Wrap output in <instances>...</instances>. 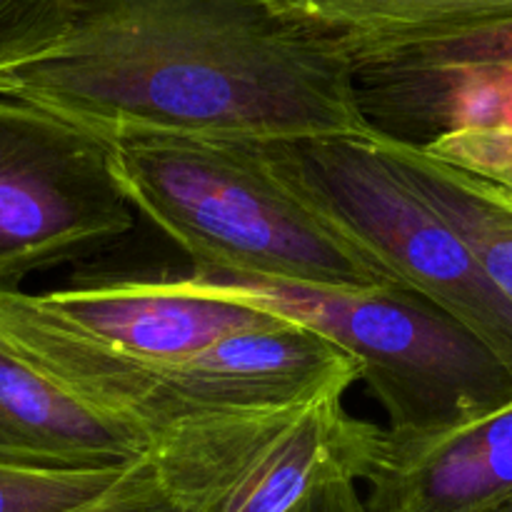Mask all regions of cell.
<instances>
[{
	"label": "cell",
	"instance_id": "obj_6",
	"mask_svg": "<svg viewBox=\"0 0 512 512\" xmlns=\"http://www.w3.org/2000/svg\"><path fill=\"white\" fill-rule=\"evenodd\" d=\"M383 433L333 390L293 408L183 423L150 440L148 460L190 512H300L330 480L363 483Z\"/></svg>",
	"mask_w": 512,
	"mask_h": 512
},
{
	"label": "cell",
	"instance_id": "obj_7",
	"mask_svg": "<svg viewBox=\"0 0 512 512\" xmlns=\"http://www.w3.org/2000/svg\"><path fill=\"white\" fill-rule=\"evenodd\" d=\"M135 215L110 140L0 95V288L113 245Z\"/></svg>",
	"mask_w": 512,
	"mask_h": 512
},
{
	"label": "cell",
	"instance_id": "obj_10",
	"mask_svg": "<svg viewBox=\"0 0 512 512\" xmlns=\"http://www.w3.org/2000/svg\"><path fill=\"white\" fill-rule=\"evenodd\" d=\"M148 453V435L65 393L0 340V465L123 473Z\"/></svg>",
	"mask_w": 512,
	"mask_h": 512
},
{
	"label": "cell",
	"instance_id": "obj_5",
	"mask_svg": "<svg viewBox=\"0 0 512 512\" xmlns=\"http://www.w3.org/2000/svg\"><path fill=\"white\" fill-rule=\"evenodd\" d=\"M285 178L390 278L458 320L512 375V305L373 138L268 143Z\"/></svg>",
	"mask_w": 512,
	"mask_h": 512
},
{
	"label": "cell",
	"instance_id": "obj_13",
	"mask_svg": "<svg viewBox=\"0 0 512 512\" xmlns=\"http://www.w3.org/2000/svg\"><path fill=\"white\" fill-rule=\"evenodd\" d=\"M350 55H383L410 65L430 68H508L512 70V18L470 25L445 33L418 35L395 43L365 45Z\"/></svg>",
	"mask_w": 512,
	"mask_h": 512
},
{
	"label": "cell",
	"instance_id": "obj_3",
	"mask_svg": "<svg viewBox=\"0 0 512 512\" xmlns=\"http://www.w3.org/2000/svg\"><path fill=\"white\" fill-rule=\"evenodd\" d=\"M165 293L223 300L303 325L363 368L388 433L453 428L512 403V375L468 328L413 290L333 288L190 270L150 275Z\"/></svg>",
	"mask_w": 512,
	"mask_h": 512
},
{
	"label": "cell",
	"instance_id": "obj_9",
	"mask_svg": "<svg viewBox=\"0 0 512 512\" xmlns=\"http://www.w3.org/2000/svg\"><path fill=\"white\" fill-rule=\"evenodd\" d=\"M363 483L368 512H512V403L435 433L385 430Z\"/></svg>",
	"mask_w": 512,
	"mask_h": 512
},
{
	"label": "cell",
	"instance_id": "obj_12",
	"mask_svg": "<svg viewBox=\"0 0 512 512\" xmlns=\"http://www.w3.org/2000/svg\"><path fill=\"white\" fill-rule=\"evenodd\" d=\"M345 50L512 18V0H275Z\"/></svg>",
	"mask_w": 512,
	"mask_h": 512
},
{
	"label": "cell",
	"instance_id": "obj_8",
	"mask_svg": "<svg viewBox=\"0 0 512 512\" xmlns=\"http://www.w3.org/2000/svg\"><path fill=\"white\" fill-rule=\"evenodd\" d=\"M270 315L223 300L165 293L143 275L45 293L0 288V340L133 363L178 360Z\"/></svg>",
	"mask_w": 512,
	"mask_h": 512
},
{
	"label": "cell",
	"instance_id": "obj_16",
	"mask_svg": "<svg viewBox=\"0 0 512 512\" xmlns=\"http://www.w3.org/2000/svg\"><path fill=\"white\" fill-rule=\"evenodd\" d=\"M68 512H190L160 483L150 460L125 470L103 495Z\"/></svg>",
	"mask_w": 512,
	"mask_h": 512
},
{
	"label": "cell",
	"instance_id": "obj_17",
	"mask_svg": "<svg viewBox=\"0 0 512 512\" xmlns=\"http://www.w3.org/2000/svg\"><path fill=\"white\" fill-rule=\"evenodd\" d=\"M300 512H368L365 510L363 495H360L358 483L348 478L330 480L323 488L315 490L313 498L305 503Z\"/></svg>",
	"mask_w": 512,
	"mask_h": 512
},
{
	"label": "cell",
	"instance_id": "obj_1",
	"mask_svg": "<svg viewBox=\"0 0 512 512\" xmlns=\"http://www.w3.org/2000/svg\"><path fill=\"white\" fill-rule=\"evenodd\" d=\"M105 140L373 138L353 58L275 0H73L48 55L0 80Z\"/></svg>",
	"mask_w": 512,
	"mask_h": 512
},
{
	"label": "cell",
	"instance_id": "obj_2",
	"mask_svg": "<svg viewBox=\"0 0 512 512\" xmlns=\"http://www.w3.org/2000/svg\"><path fill=\"white\" fill-rule=\"evenodd\" d=\"M110 163L135 213L193 270L333 288L398 285L285 178L268 143L120 135L110 140Z\"/></svg>",
	"mask_w": 512,
	"mask_h": 512
},
{
	"label": "cell",
	"instance_id": "obj_14",
	"mask_svg": "<svg viewBox=\"0 0 512 512\" xmlns=\"http://www.w3.org/2000/svg\"><path fill=\"white\" fill-rule=\"evenodd\" d=\"M70 20L73 0H0V80L48 55Z\"/></svg>",
	"mask_w": 512,
	"mask_h": 512
},
{
	"label": "cell",
	"instance_id": "obj_11",
	"mask_svg": "<svg viewBox=\"0 0 512 512\" xmlns=\"http://www.w3.org/2000/svg\"><path fill=\"white\" fill-rule=\"evenodd\" d=\"M395 173L455 230L512 305V205L485 180L443 163L415 145L373 135Z\"/></svg>",
	"mask_w": 512,
	"mask_h": 512
},
{
	"label": "cell",
	"instance_id": "obj_4",
	"mask_svg": "<svg viewBox=\"0 0 512 512\" xmlns=\"http://www.w3.org/2000/svg\"><path fill=\"white\" fill-rule=\"evenodd\" d=\"M8 348L65 393L150 440L193 420L293 408L333 390L348 393L363 378V368L343 350L273 315L165 363L43 345Z\"/></svg>",
	"mask_w": 512,
	"mask_h": 512
},
{
	"label": "cell",
	"instance_id": "obj_15",
	"mask_svg": "<svg viewBox=\"0 0 512 512\" xmlns=\"http://www.w3.org/2000/svg\"><path fill=\"white\" fill-rule=\"evenodd\" d=\"M123 473H48L0 465V512L75 510L103 495Z\"/></svg>",
	"mask_w": 512,
	"mask_h": 512
}]
</instances>
